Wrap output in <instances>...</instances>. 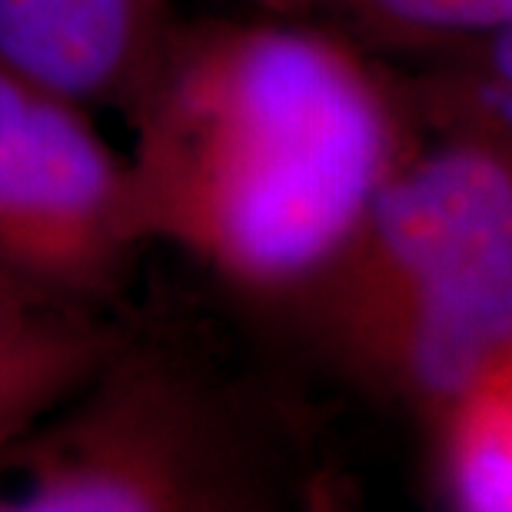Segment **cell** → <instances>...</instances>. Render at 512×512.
I'll use <instances>...</instances> for the list:
<instances>
[{
    "mask_svg": "<svg viewBox=\"0 0 512 512\" xmlns=\"http://www.w3.org/2000/svg\"><path fill=\"white\" fill-rule=\"evenodd\" d=\"M476 416L459 436L456 489L473 509H512V370L499 363L476 389Z\"/></svg>",
    "mask_w": 512,
    "mask_h": 512,
    "instance_id": "obj_7",
    "label": "cell"
},
{
    "mask_svg": "<svg viewBox=\"0 0 512 512\" xmlns=\"http://www.w3.org/2000/svg\"><path fill=\"white\" fill-rule=\"evenodd\" d=\"M173 20V0H0V64L94 117H127Z\"/></svg>",
    "mask_w": 512,
    "mask_h": 512,
    "instance_id": "obj_5",
    "label": "cell"
},
{
    "mask_svg": "<svg viewBox=\"0 0 512 512\" xmlns=\"http://www.w3.org/2000/svg\"><path fill=\"white\" fill-rule=\"evenodd\" d=\"M127 310L77 306L0 280V446L94 370L114 346Z\"/></svg>",
    "mask_w": 512,
    "mask_h": 512,
    "instance_id": "obj_6",
    "label": "cell"
},
{
    "mask_svg": "<svg viewBox=\"0 0 512 512\" xmlns=\"http://www.w3.org/2000/svg\"><path fill=\"white\" fill-rule=\"evenodd\" d=\"M256 496L247 406L177 330L130 310L94 370L0 446V512H207Z\"/></svg>",
    "mask_w": 512,
    "mask_h": 512,
    "instance_id": "obj_2",
    "label": "cell"
},
{
    "mask_svg": "<svg viewBox=\"0 0 512 512\" xmlns=\"http://www.w3.org/2000/svg\"><path fill=\"white\" fill-rule=\"evenodd\" d=\"M140 253L127 157L90 110L0 64V280L120 313Z\"/></svg>",
    "mask_w": 512,
    "mask_h": 512,
    "instance_id": "obj_3",
    "label": "cell"
},
{
    "mask_svg": "<svg viewBox=\"0 0 512 512\" xmlns=\"http://www.w3.org/2000/svg\"><path fill=\"white\" fill-rule=\"evenodd\" d=\"M330 320L360 353L399 356L429 393H473L512 356V213L433 280Z\"/></svg>",
    "mask_w": 512,
    "mask_h": 512,
    "instance_id": "obj_4",
    "label": "cell"
},
{
    "mask_svg": "<svg viewBox=\"0 0 512 512\" xmlns=\"http://www.w3.org/2000/svg\"><path fill=\"white\" fill-rule=\"evenodd\" d=\"M493 74L512 90V24L493 30Z\"/></svg>",
    "mask_w": 512,
    "mask_h": 512,
    "instance_id": "obj_9",
    "label": "cell"
},
{
    "mask_svg": "<svg viewBox=\"0 0 512 512\" xmlns=\"http://www.w3.org/2000/svg\"><path fill=\"white\" fill-rule=\"evenodd\" d=\"M280 10H326L383 30H499L512 24V0H270Z\"/></svg>",
    "mask_w": 512,
    "mask_h": 512,
    "instance_id": "obj_8",
    "label": "cell"
},
{
    "mask_svg": "<svg viewBox=\"0 0 512 512\" xmlns=\"http://www.w3.org/2000/svg\"><path fill=\"white\" fill-rule=\"evenodd\" d=\"M133 233L240 290H313L393 160L366 67L303 24L173 20L130 114Z\"/></svg>",
    "mask_w": 512,
    "mask_h": 512,
    "instance_id": "obj_1",
    "label": "cell"
}]
</instances>
